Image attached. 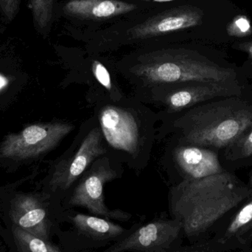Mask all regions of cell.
<instances>
[{"mask_svg":"<svg viewBox=\"0 0 252 252\" xmlns=\"http://www.w3.org/2000/svg\"><path fill=\"white\" fill-rule=\"evenodd\" d=\"M250 194L247 183L226 170L202 179H184L172 188L170 210L182 222L184 235L196 240L216 229Z\"/></svg>","mask_w":252,"mask_h":252,"instance_id":"cell-1","label":"cell"},{"mask_svg":"<svg viewBox=\"0 0 252 252\" xmlns=\"http://www.w3.org/2000/svg\"><path fill=\"white\" fill-rule=\"evenodd\" d=\"M252 126V97L246 94L219 98L181 112L173 127L179 144L221 152Z\"/></svg>","mask_w":252,"mask_h":252,"instance_id":"cell-2","label":"cell"},{"mask_svg":"<svg viewBox=\"0 0 252 252\" xmlns=\"http://www.w3.org/2000/svg\"><path fill=\"white\" fill-rule=\"evenodd\" d=\"M127 73L145 87L189 81L237 80L233 69L223 68L195 52L185 49H159L139 53Z\"/></svg>","mask_w":252,"mask_h":252,"instance_id":"cell-3","label":"cell"},{"mask_svg":"<svg viewBox=\"0 0 252 252\" xmlns=\"http://www.w3.org/2000/svg\"><path fill=\"white\" fill-rule=\"evenodd\" d=\"M153 99L168 113H179L200 104L219 98L240 96L245 89L237 80L227 81H189L151 87Z\"/></svg>","mask_w":252,"mask_h":252,"instance_id":"cell-4","label":"cell"},{"mask_svg":"<svg viewBox=\"0 0 252 252\" xmlns=\"http://www.w3.org/2000/svg\"><path fill=\"white\" fill-rule=\"evenodd\" d=\"M117 172L111 167L107 157H100L80 178L74 189L69 205L87 209L94 216L112 220L126 221L131 217L122 210H111L106 207L103 196L105 183L117 179Z\"/></svg>","mask_w":252,"mask_h":252,"instance_id":"cell-5","label":"cell"},{"mask_svg":"<svg viewBox=\"0 0 252 252\" xmlns=\"http://www.w3.org/2000/svg\"><path fill=\"white\" fill-rule=\"evenodd\" d=\"M74 128L69 123L32 124L20 133L6 136L0 154L14 160L36 158L54 149Z\"/></svg>","mask_w":252,"mask_h":252,"instance_id":"cell-6","label":"cell"},{"mask_svg":"<svg viewBox=\"0 0 252 252\" xmlns=\"http://www.w3.org/2000/svg\"><path fill=\"white\" fill-rule=\"evenodd\" d=\"M204 12L192 5L178 6L152 15L129 27L126 31V42L140 43L170 36L202 24Z\"/></svg>","mask_w":252,"mask_h":252,"instance_id":"cell-7","label":"cell"},{"mask_svg":"<svg viewBox=\"0 0 252 252\" xmlns=\"http://www.w3.org/2000/svg\"><path fill=\"white\" fill-rule=\"evenodd\" d=\"M195 247L194 252L252 251V193L219 223L210 241Z\"/></svg>","mask_w":252,"mask_h":252,"instance_id":"cell-8","label":"cell"},{"mask_svg":"<svg viewBox=\"0 0 252 252\" xmlns=\"http://www.w3.org/2000/svg\"><path fill=\"white\" fill-rule=\"evenodd\" d=\"M98 119L103 138L111 146L133 157L138 155L142 133L137 118L131 111L117 105H105Z\"/></svg>","mask_w":252,"mask_h":252,"instance_id":"cell-9","label":"cell"},{"mask_svg":"<svg viewBox=\"0 0 252 252\" xmlns=\"http://www.w3.org/2000/svg\"><path fill=\"white\" fill-rule=\"evenodd\" d=\"M183 226L178 219L158 220L136 229L124 241L106 252H167L173 251L181 235Z\"/></svg>","mask_w":252,"mask_h":252,"instance_id":"cell-10","label":"cell"},{"mask_svg":"<svg viewBox=\"0 0 252 252\" xmlns=\"http://www.w3.org/2000/svg\"><path fill=\"white\" fill-rule=\"evenodd\" d=\"M106 153L101 129L89 132L76 152L59 163L50 182L52 190H66L75 183L95 160Z\"/></svg>","mask_w":252,"mask_h":252,"instance_id":"cell-11","label":"cell"},{"mask_svg":"<svg viewBox=\"0 0 252 252\" xmlns=\"http://www.w3.org/2000/svg\"><path fill=\"white\" fill-rule=\"evenodd\" d=\"M173 159L184 179L194 180L226 171L220 158V152L210 148L192 144L178 145Z\"/></svg>","mask_w":252,"mask_h":252,"instance_id":"cell-12","label":"cell"},{"mask_svg":"<svg viewBox=\"0 0 252 252\" xmlns=\"http://www.w3.org/2000/svg\"><path fill=\"white\" fill-rule=\"evenodd\" d=\"M138 7L124 0H69L63 6V11L78 19L103 20L128 14Z\"/></svg>","mask_w":252,"mask_h":252,"instance_id":"cell-13","label":"cell"},{"mask_svg":"<svg viewBox=\"0 0 252 252\" xmlns=\"http://www.w3.org/2000/svg\"><path fill=\"white\" fill-rule=\"evenodd\" d=\"M10 215L16 226L48 241L47 213L35 197L18 195L12 201Z\"/></svg>","mask_w":252,"mask_h":252,"instance_id":"cell-14","label":"cell"},{"mask_svg":"<svg viewBox=\"0 0 252 252\" xmlns=\"http://www.w3.org/2000/svg\"><path fill=\"white\" fill-rule=\"evenodd\" d=\"M72 222L80 235L94 241L115 239L125 232L122 226L99 216L78 213L72 217Z\"/></svg>","mask_w":252,"mask_h":252,"instance_id":"cell-15","label":"cell"},{"mask_svg":"<svg viewBox=\"0 0 252 252\" xmlns=\"http://www.w3.org/2000/svg\"><path fill=\"white\" fill-rule=\"evenodd\" d=\"M220 161L228 171L252 168V126L238 140L220 153Z\"/></svg>","mask_w":252,"mask_h":252,"instance_id":"cell-16","label":"cell"},{"mask_svg":"<svg viewBox=\"0 0 252 252\" xmlns=\"http://www.w3.org/2000/svg\"><path fill=\"white\" fill-rule=\"evenodd\" d=\"M13 238L19 251L25 252H59L58 247L50 244L48 241L35 236L33 234L19 227L13 228Z\"/></svg>","mask_w":252,"mask_h":252,"instance_id":"cell-17","label":"cell"},{"mask_svg":"<svg viewBox=\"0 0 252 252\" xmlns=\"http://www.w3.org/2000/svg\"><path fill=\"white\" fill-rule=\"evenodd\" d=\"M55 0H31L34 25L39 32H47L53 19Z\"/></svg>","mask_w":252,"mask_h":252,"instance_id":"cell-18","label":"cell"},{"mask_svg":"<svg viewBox=\"0 0 252 252\" xmlns=\"http://www.w3.org/2000/svg\"><path fill=\"white\" fill-rule=\"evenodd\" d=\"M92 71L97 82L111 93H116V89L112 82L110 72L106 67L98 60L93 61Z\"/></svg>","mask_w":252,"mask_h":252,"instance_id":"cell-19","label":"cell"},{"mask_svg":"<svg viewBox=\"0 0 252 252\" xmlns=\"http://www.w3.org/2000/svg\"><path fill=\"white\" fill-rule=\"evenodd\" d=\"M226 31L231 36L247 37L252 34V24L247 16L240 15L229 22Z\"/></svg>","mask_w":252,"mask_h":252,"instance_id":"cell-20","label":"cell"},{"mask_svg":"<svg viewBox=\"0 0 252 252\" xmlns=\"http://www.w3.org/2000/svg\"><path fill=\"white\" fill-rule=\"evenodd\" d=\"M20 0H0V9L7 20H13L19 11Z\"/></svg>","mask_w":252,"mask_h":252,"instance_id":"cell-21","label":"cell"},{"mask_svg":"<svg viewBox=\"0 0 252 252\" xmlns=\"http://www.w3.org/2000/svg\"><path fill=\"white\" fill-rule=\"evenodd\" d=\"M238 48L243 51L247 52L249 56L252 59V41H248V42L242 43L238 46Z\"/></svg>","mask_w":252,"mask_h":252,"instance_id":"cell-22","label":"cell"},{"mask_svg":"<svg viewBox=\"0 0 252 252\" xmlns=\"http://www.w3.org/2000/svg\"><path fill=\"white\" fill-rule=\"evenodd\" d=\"M139 1H145V2L150 3H166L176 1H178V0H139Z\"/></svg>","mask_w":252,"mask_h":252,"instance_id":"cell-23","label":"cell"},{"mask_svg":"<svg viewBox=\"0 0 252 252\" xmlns=\"http://www.w3.org/2000/svg\"><path fill=\"white\" fill-rule=\"evenodd\" d=\"M249 189H250V193H252V168H251V171L249 173V181L247 183Z\"/></svg>","mask_w":252,"mask_h":252,"instance_id":"cell-24","label":"cell"},{"mask_svg":"<svg viewBox=\"0 0 252 252\" xmlns=\"http://www.w3.org/2000/svg\"><path fill=\"white\" fill-rule=\"evenodd\" d=\"M4 84H5V81H4V80L3 79V78H1V77H0V88L2 87Z\"/></svg>","mask_w":252,"mask_h":252,"instance_id":"cell-25","label":"cell"}]
</instances>
